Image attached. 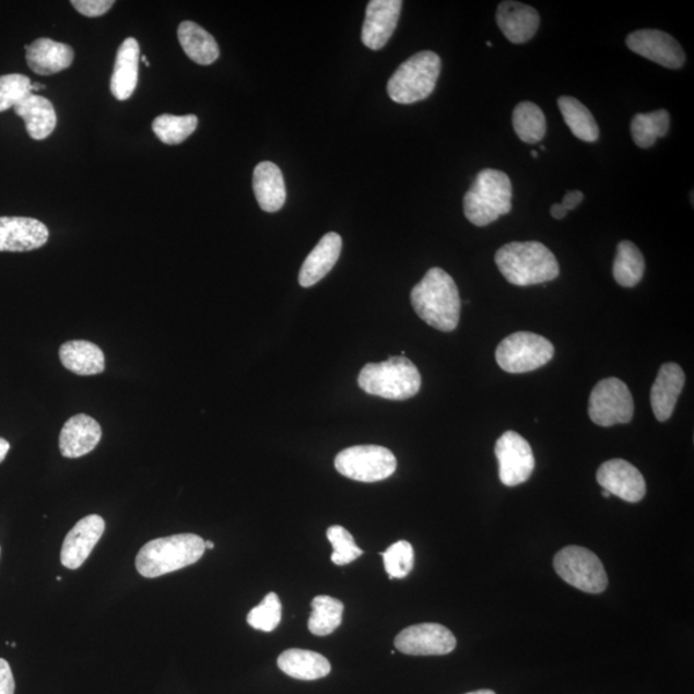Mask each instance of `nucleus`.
Returning a JSON list of instances; mask_svg holds the SVG:
<instances>
[{"mask_svg": "<svg viewBox=\"0 0 694 694\" xmlns=\"http://www.w3.org/2000/svg\"><path fill=\"white\" fill-rule=\"evenodd\" d=\"M411 302L416 316L428 326L442 332L456 330L462 302L455 280L442 268L430 269L415 284Z\"/></svg>", "mask_w": 694, "mask_h": 694, "instance_id": "nucleus-1", "label": "nucleus"}, {"mask_svg": "<svg viewBox=\"0 0 694 694\" xmlns=\"http://www.w3.org/2000/svg\"><path fill=\"white\" fill-rule=\"evenodd\" d=\"M501 273L515 286H532L555 280L560 266L553 252L537 240L510 243L495 254Z\"/></svg>", "mask_w": 694, "mask_h": 694, "instance_id": "nucleus-2", "label": "nucleus"}, {"mask_svg": "<svg viewBox=\"0 0 694 694\" xmlns=\"http://www.w3.org/2000/svg\"><path fill=\"white\" fill-rule=\"evenodd\" d=\"M204 551V540L196 534H177L151 540L137 554V572L143 577L155 579L196 564L202 558Z\"/></svg>", "mask_w": 694, "mask_h": 694, "instance_id": "nucleus-3", "label": "nucleus"}, {"mask_svg": "<svg viewBox=\"0 0 694 694\" xmlns=\"http://www.w3.org/2000/svg\"><path fill=\"white\" fill-rule=\"evenodd\" d=\"M513 183L506 173L484 169L463 200L464 215L477 226L492 224L513 210Z\"/></svg>", "mask_w": 694, "mask_h": 694, "instance_id": "nucleus-4", "label": "nucleus"}, {"mask_svg": "<svg viewBox=\"0 0 694 694\" xmlns=\"http://www.w3.org/2000/svg\"><path fill=\"white\" fill-rule=\"evenodd\" d=\"M357 383L370 396L408 400L421 390L422 378L419 368L405 356H392L383 363L365 365Z\"/></svg>", "mask_w": 694, "mask_h": 694, "instance_id": "nucleus-5", "label": "nucleus"}, {"mask_svg": "<svg viewBox=\"0 0 694 694\" xmlns=\"http://www.w3.org/2000/svg\"><path fill=\"white\" fill-rule=\"evenodd\" d=\"M440 72V57L431 50H423L399 66L387 83V93L397 104H415L433 94Z\"/></svg>", "mask_w": 694, "mask_h": 694, "instance_id": "nucleus-6", "label": "nucleus"}, {"mask_svg": "<svg viewBox=\"0 0 694 694\" xmlns=\"http://www.w3.org/2000/svg\"><path fill=\"white\" fill-rule=\"evenodd\" d=\"M553 566L562 580L589 595L603 593L608 573L597 554L579 545H568L554 555Z\"/></svg>", "mask_w": 694, "mask_h": 694, "instance_id": "nucleus-7", "label": "nucleus"}, {"mask_svg": "<svg viewBox=\"0 0 694 694\" xmlns=\"http://www.w3.org/2000/svg\"><path fill=\"white\" fill-rule=\"evenodd\" d=\"M554 356V346L543 336L516 332L504 339L496 349V363L508 374H528L544 367Z\"/></svg>", "mask_w": 694, "mask_h": 694, "instance_id": "nucleus-8", "label": "nucleus"}, {"mask_svg": "<svg viewBox=\"0 0 694 694\" xmlns=\"http://www.w3.org/2000/svg\"><path fill=\"white\" fill-rule=\"evenodd\" d=\"M397 458L392 451L378 445L348 448L334 459L336 470L342 477L361 482L386 480L397 471Z\"/></svg>", "mask_w": 694, "mask_h": 694, "instance_id": "nucleus-9", "label": "nucleus"}, {"mask_svg": "<svg viewBox=\"0 0 694 694\" xmlns=\"http://www.w3.org/2000/svg\"><path fill=\"white\" fill-rule=\"evenodd\" d=\"M588 413L590 420L601 427L630 423L634 415L630 387L615 377L602 379L590 393Z\"/></svg>", "mask_w": 694, "mask_h": 694, "instance_id": "nucleus-10", "label": "nucleus"}, {"mask_svg": "<svg viewBox=\"0 0 694 694\" xmlns=\"http://www.w3.org/2000/svg\"><path fill=\"white\" fill-rule=\"evenodd\" d=\"M495 456L498 459L503 485H521L536 470V457L530 444L515 431H507L498 438L495 444Z\"/></svg>", "mask_w": 694, "mask_h": 694, "instance_id": "nucleus-11", "label": "nucleus"}, {"mask_svg": "<svg viewBox=\"0 0 694 694\" xmlns=\"http://www.w3.org/2000/svg\"><path fill=\"white\" fill-rule=\"evenodd\" d=\"M398 651L411 656H443L455 651L457 639L440 624H419L407 627L396 638Z\"/></svg>", "mask_w": 694, "mask_h": 694, "instance_id": "nucleus-12", "label": "nucleus"}, {"mask_svg": "<svg viewBox=\"0 0 694 694\" xmlns=\"http://www.w3.org/2000/svg\"><path fill=\"white\" fill-rule=\"evenodd\" d=\"M626 46L634 54L659 63L667 69H681L685 62L684 50L673 36L661 31L634 32L627 35Z\"/></svg>", "mask_w": 694, "mask_h": 694, "instance_id": "nucleus-13", "label": "nucleus"}, {"mask_svg": "<svg viewBox=\"0 0 694 694\" xmlns=\"http://www.w3.org/2000/svg\"><path fill=\"white\" fill-rule=\"evenodd\" d=\"M597 481L604 491L627 503H638L647 493L646 480L632 463L624 459H611L599 467Z\"/></svg>", "mask_w": 694, "mask_h": 694, "instance_id": "nucleus-14", "label": "nucleus"}, {"mask_svg": "<svg viewBox=\"0 0 694 694\" xmlns=\"http://www.w3.org/2000/svg\"><path fill=\"white\" fill-rule=\"evenodd\" d=\"M49 231L33 217H0V252H27L48 243Z\"/></svg>", "mask_w": 694, "mask_h": 694, "instance_id": "nucleus-15", "label": "nucleus"}, {"mask_svg": "<svg viewBox=\"0 0 694 694\" xmlns=\"http://www.w3.org/2000/svg\"><path fill=\"white\" fill-rule=\"evenodd\" d=\"M401 7V0H370L362 28L365 47L379 50L386 46L398 26Z\"/></svg>", "mask_w": 694, "mask_h": 694, "instance_id": "nucleus-16", "label": "nucleus"}, {"mask_svg": "<svg viewBox=\"0 0 694 694\" xmlns=\"http://www.w3.org/2000/svg\"><path fill=\"white\" fill-rule=\"evenodd\" d=\"M105 528V520L98 515L86 516L80 520L64 538L61 550L62 565L70 569L82 567L104 536Z\"/></svg>", "mask_w": 694, "mask_h": 694, "instance_id": "nucleus-17", "label": "nucleus"}, {"mask_svg": "<svg viewBox=\"0 0 694 694\" xmlns=\"http://www.w3.org/2000/svg\"><path fill=\"white\" fill-rule=\"evenodd\" d=\"M99 423L86 414H78L64 423L60 434V450L64 458L90 455L101 442Z\"/></svg>", "mask_w": 694, "mask_h": 694, "instance_id": "nucleus-18", "label": "nucleus"}, {"mask_svg": "<svg viewBox=\"0 0 694 694\" xmlns=\"http://www.w3.org/2000/svg\"><path fill=\"white\" fill-rule=\"evenodd\" d=\"M25 48L28 68L42 77L54 75L69 69L74 61V49L68 44L52 39H36Z\"/></svg>", "mask_w": 694, "mask_h": 694, "instance_id": "nucleus-19", "label": "nucleus"}, {"mask_svg": "<svg viewBox=\"0 0 694 694\" xmlns=\"http://www.w3.org/2000/svg\"><path fill=\"white\" fill-rule=\"evenodd\" d=\"M684 384L685 375L681 365L675 363L662 365L651 390V405L657 421L667 422L673 415Z\"/></svg>", "mask_w": 694, "mask_h": 694, "instance_id": "nucleus-20", "label": "nucleus"}, {"mask_svg": "<svg viewBox=\"0 0 694 694\" xmlns=\"http://www.w3.org/2000/svg\"><path fill=\"white\" fill-rule=\"evenodd\" d=\"M496 22L510 43L529 42L538 32L540 16L536 9L518 2H503L496 12Z\"/></svg>", "mask_w": 694, "mask_h": 694, "instance_id": "nucleus-21", "label": "nucleus"}, {"mask_svg": "<svg viewBox=\"0 0 694 694\" xmlns=\"http://www.w3.org/2000/svg\"><path fill=\"white\" fill-rule=\"evenodd\" d=\"M342 250V238L338 233H327L306 258L298 274L303 287H311L331 272Z\"/></svg>", "mask_w": 694, "mask_h": 694, "instance_id": "nucleus-22", "label": "nucleus"}, {"mask_svg": "<svg viewBox=\"0 0 694 694\" xmlns=\"http://www.w3.org/2000/svg\"><path fill=\"white\" fill-rule=\"evenodd\" d=\"M252 186L259 207L266 213H277L284 207L287 199L286 185L275 164L264 161L255 167Z\"/></svg>", "mask_w": 694, "mask_h": 694, "instance_id": "nucleus-23", "label": "nucleus"}, {"mask_svg": "<svg viewBox=\"0 0 694 694\" xmlns=\"http://www.w3.org/2000/svg\"><path fill=\"white\" fill-rule=\"evenodd\" d=\"M139 57H141V48L138 40L134 38L123 40L116 55L111 84H109L116 99L127 101L133 96L138 84Z\"/></svg>", "mask_w": 694, "mask_h": 694, "instance_id": "nucleus-24", "label": "nucleus"}, {"mask_svg": "<svg viewBox=\"0 0 694 694\" xmlns=\"http://www.w3.org/2000/svg\"><path fill=\"white\" fill-rule=\"evenodd\" d=\"M63 367L78 376L101 375L105 370V354L96 343L75 340L64 342L60 349Z\"/></svg>", "mask_w": 694, "mask_h": 694, "instance_id": "nucleus-25", "label": "nucleus"}, {"mask_svg": "<svg viewBox=\"0 0 694 694\" xmlns=\"http://www.w3.org/2000/svg\"><path fill=\"white\" fill-rule=\"evenodd\" d=\"M14 113L25 121L27 133L35 141H43L56 129L57 115L52 102L34 93L14 107Z\"/></svg>", "mask_w": 694, "mask_h": 694, "instance_id": "nucleus-26", "label": "nucleus"}, {"mask_svg": "<svg viewBox=\"0 0 694 694\" xmlns=\"http://www.w3.org/2000/svg\"><path fill=\"white\" fill-rule=\"evenodd\" d=\"M278 668L298 681H317L331 673V663L325 656L298 648L287 649L278 657Z\"/></svg>", "mask_w": 694, "mask_h": 694, "instance_id": "nucleus-27", "label": "nucleus"}, {"mask_svg": "<svg viewBox=\"0 0 694 694\" xmlns=\"http://www.w3.org/2000/svg\"><path fill=\"white\" fill-rule=\"evenodd\" d=\"M178 39L189 60L196 63L209 66L221 55L214 36L192 21L181 22L178 27Z\"/></svg>", "mask_w": 694, "mask_h": 694, "instance_id": "nucleus-28", "label": "nucleus"}, {"mask_svg": "<svg viewBox=\"0 0 694 694\" xmlns=\"http://www.w3.org/2000/svg\"><path fill=\"white\" fill-rule=\"evenodd\" d=\"M646 261L637 246L631 240H623L617 246L613 261V278L623 287H635L645 275Z\"/></svg>", "mask_w": 694, "mask_h": 694, "instance_id": "nucleus-29", "label": "nucleus"}, {"mask_svg": "<svg viewBox=\"0 0 694 694\" xmlns=\"http://www.w3.org/2000/svg\"><path fill=\"white\" fill-rule=\"evenodd\" d=\"M558 107L567 127L580 141L593 143L598 141L599 128L589 109L574 97H560Z\"/></svg>", "mask_w": 694, "mask_h": 694, "instance_id": "nucleus-30", "label": "nucleus"}, {"mask_svg": "<svg viewBox=\"0 0 694 694\" xmlns=\"http://www.w3.org/2000/svg\"><path fill=\"white\" fill-rule=\"evenodd\" d=\"M343 603L330 596H318L311 601L309 631L318 637L332 634L342 623Z\"/></svg>", "mask_w": 694, "mask_h": 694, "instance_id": "nucleus-31", "label": "nucleus"}, {"mask_svg": "<svg viewBox=\"0 0 694 694\" xmlns=\"http://www.w3.org/2000/svg\"><path fill=\"white\" fill-rule=\"evenodd\" d=\"M514 128L522 142L536 144L546 134V120L542 108L532 102H521L514 111Z\"/></svg>", "mask_w": 694, "mask_h": 694, "instance_id": "nucleus-32", "label": "nucleus"}, {"mask_svg": "<svg viewBox=\"0 0 694 694\" xmlns=\"http://www.w3.org/2000/svg\"><path fill=\"white\" fill-rule=\"evenodd\" d=\"M670 115L667 109H657L649 114H639L632 121V137L640 149H649L657 139L668 134Z\"/></svg>", "mask_w": 694, "mask_h": 694, "instance_id": "nucleus-33", "label": "nucleus"}, {"mask_svg": "<svg viewBox=\"0 0 694 694\" xmlns=\"http://www.w3.org/2000/svg\"><path fill=\"white\" fill-rule=\"evenodd\" d=\"M199 119L195 115H161L152 123L153 133L161 142L169 145L180 144L195 133Z\"/></svg>", "mask_w": 694, "mask_h": 694, "instance_id": "nucleus-34", "label": "nucleus"}, {"mask_svg": "<svg viewBox=\"0 0 694 694\" xmlns=\"http://www.w3.org/2000/svg\"><path fill=\"white\" fill-rule=\"evenodd\" d=\"M282 620V603L275 593H269L262 602L248 612L247 623L254 630L273 632Z\"/></svg>", "mask_w": 694, "mask_h": 694, "instance_id": "nucleus-35", "label": "nucleus"}, {"mask_svg": "<svg viewBox=\"0 0 694 694\" xmlns=\"http://www.w3.org/2000/svg\"><path fill=\"white\" fill-rule=\"evenodd\" d=\"M386 573L390 579H404L414 567V550L411 543L400 540L381 553Z\"/></svg>", "mask_w": 694, "mask_h": 694, "instance_id": "nucleus-36", "label": "nucleus"}, {"mask_svg": "<svg viewBox=\"0 0 694 694\" xmlns=\"http://www.w3.org/2000/svg\"><path fill=\"white\" fill-rule=\"evenodd\" d=\"M327 538L333 546L332 562L334 565L343 566L352 564L361 557L363 551L356 545L352 534L340 525L331 526L327 530Z\"/></svg>", "mask_w": 694, "mask_h": 694, "instance_id": "nucleus-37", "label": "nucleus"}, {"mask_svg": "<svg viewBox=\"0 0 694 694\" xmlns=\"http://www.w3.org/2000/svg\"><path fill=\"white\" fill-rule=\"evenodd\" d=\"M32 94V80L21 74L0 77V113L14 108Z\"/></svg>", "mask_w": 694, "mask_h": 694, "instance_id": "nucleus-38", "label": "nucleus"}, {"mask_svg": "<svg viewBox=\"0 0 694 694\" xmlns=\"http://www.w3.org/2000/svg\"><path fill=\"white\" fill-rule=\"evenodd\" d=\"M74 9L86 17L104 16L115 4L114 0H72Z\"/></svg>", "mask_w": 694, "mask_h": 694, "instance_id": "nucleus-39", "label": "nucleus"}, {"mask_svg": "<svg viewBox=\"0 0 694 694\" xmlns=\"http://www.w3.org/2000/svg\"><path fill=\"white\" fill-rule=\"evenodd\" d=\"M14 678L10 663L4 659H0V694H14Z\"/></svg>", "mask_w": 694, "mask_h": 694, "instance_id": "nucleus-40", "label": "nucleus"}, {"mask_svg": "<svg viewBox=\"0 0 694 694\" xmlns=\"http://www.w3.org/2000/svg\"><path fill=\"white\" fill-rule=\"evenodd\" d=\"M584 200V195L580 191H573V192H568L566 193V196L564 197V200H562V204H564V208L569 211V210H574L577 207H579V204L583 202Z\"/></svg>", "mask_w": 694, "mask_h": 694, "instance_id": "nucleus-41", "label": "nucleus"}, {"mask_svg": "<svg viewBox=\"0 0 694 694\" xmlns=\"http://www.w3.org/2000/svg\"><path fill=\"white\" fill-rule=\"evenodd\" d=\"M568 211L564 208V204L562 203H554L553 207L551 208V215L554 219H557V221H561V219L566 217Z\"/></svg>", "mask_w": 694, "mask_h": 694, "instance_id": "nucleus-42", "label": "nucleus"}, {"mask_svg": "<svg viewBox=\"0 0 694 694\" xmlns=\"http://www.w3.org/2000/svg\"><path fill=\"white\" fill-rule=\"evenodd\" d=\"M10 448V443L7 442L5 438L0 437V463H2L7 455H9Z\"/></svg>", "mask_w": 694, "mask_h": 694, "instance_id": "nucleus-43", "label": "nucleus"}, {"mask_svg": "<svg viewBox=\"0 0 694 694\" xmlns=\"http://www.w3.org/2000/svg\"><path fill=\"white\" fill-rule=\"evenodd\" d=\"M466 694H496V693L491 690H480V691H474V692H470Z\"/></svg>", "mask_w": 694, "mask_h": 694, "instance_id": "nucleus-44", "label": "nucleus"}, {"mask_svg": "<svg viewBox=\"0 0 694 694\" xmlns=\"http://www.w3.org/2000/svg\"><path fill=\"white\" fill-rule=\"evenodd\" d=\"M44 87H46V86H44L43 84H39V83L32 84V93L42 91V90H44Z\"/></svg>", "mask_w": 694, "mask_h": 694, "instance_id": "nucleus-45", "label": "nucleus"}, {"mask_svg": "<svg viewBox=\"0 0 694 694\" xmlns=\"http://www.w3.org/2000/svg\"><path fill=\"white\" fill-rule=\"evenodd\" d=\"M204 546H207V550H214V543L213 542H204Z\"/></svg>", "mask_w": 694, "mask_h": 694, "instance_id": "nucleus-46", "label": "nucleus"}, {"mask_svg": "<svg viewBox=\"0 0 694 694\" xmlns=\"http://www.w3.org/2000/svg\"><path fill=\"white\" fill-rule=\"evenodd\" d=\"M141 60H142L145 64L151 66V63L148 61V58H145V56H142V57H141Z\"/></svg>", "mask_w": 694, "mask_h": 694, "instance_id": "nucleus-47", "label": "nucleus"}, {"mask_svg": "<svg viewBox=\"0 0 694 694\" xmlns=\"http://www.w3.org/2000/svg\"><path fill=\"white\" fill-rule=\"evenodd\" d=\"M602 495L604 496V498H610L611 494L608 491H603Z\"/></svg>", "mask_w": 694, "mask_h": 694, "instance_id": "nucleus-48", "label": "nucleus"}, {"mask_svg": "<svg viewBox=\"0 0 694 694\" xmlns=\"http://www.w3.org/2000/svg\"><path fill=\"white\" fill-rule=\"evenodd\" d=\"M531 156H532V157H538V152H537V151H532V152H531Z\"/></svg>", "mask_w": 694, "mask_h": 694, "instance_id": "nucleus-49", "label": "nucleus"}]
</instances>
